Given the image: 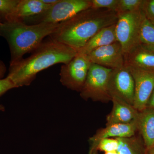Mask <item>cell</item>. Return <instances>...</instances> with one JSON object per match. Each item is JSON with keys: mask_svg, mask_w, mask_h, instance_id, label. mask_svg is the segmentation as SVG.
<instances>
[{"mask_svg": "<svg viewBox=\"0 0 154 154\" xmlns=\"http://www.w3.org/2000/svg\"><path fill=\"white\" fill-rule=\"evenodd\" d=\"M86 55L79 53L61 67L60 82L72 91L80 92L82 89L91 65Z\"/></svg>", "mask_w": 154, "mask_h": 154, "instance_id": "7", "label": "cell"}, {"mask_svg": "<svg viewBox=\"0 0 154 154\" xmlns=\"http://www.w3.org/2000/svg\"><path fill=\"white\" fill-rule=\"evenodd\" d=\"M115 24L117 41L121 45L125 56L139 45V34L144 13L142 9L134 12L117 14Z\"/></svg>", "mask_w": 154, "mask_h": 154, "instance_id": "6", "label": "cell"}, {"mask_svg": "<svg viewBox=\"0 0 154 154\" xmlns=\"http://www.w3.org/2000/svg\"><path fill=\"white\" fill-rule=\"evenodd\" d=\"M137 131L135 120L127 124H116L107 125L99 129L89 138V154H97L99 143L108 138L129 137L135 135Z\"/></svg>", "mask_w": 154, "mask_h": 154, "instance_id": "11", "label": "cell"}, {"mask_svg": "<svg viewBox=\"0 0 154 154\" xmlns=\"http://www.w3.org/2000/svg\"><path fill=\"white\" fill-rule=\"evenodd\" d=\"M146 108H154V90L149 99Z\"/></svg>", "mask_w": 154, "mask_h": 154, "instance_id": "26", "label": "cell"}, {"mask_svg": "<svg viewBox=\"0 0 154 154\" xmlns=\"http://www.w3.org/2000/svg\"><path fill=\"white\" fill-rule=\"evenodd\" d=\"M109 91L111 96L118 97L133 106L135 85L129 69L125 65L111 71L109 79Z\"/></svg>", "mask_w": 154, "mask_h": 154, "instance_id": "9", "label": "cell"}, {"mask_svg": "<svg viewBox=\"0 0 154 154\" xmlns=\"http://www.w3.org/2000/svg\"><path fill=\"white\" fill-rule=\"evenodd\" d=\"M19 2V0H0V16L4 17L11 14Z\"/></svg>", "mask_w": 154, "mask_h": 154, "instance_id": "22", "label": "cell"}, {"mask_svg": "<svg viewBox=\"0 0 154 154\" xmlns=\"http://www.w3.org/2000/svg\"><path fill=\"white\" fill-rule=\"evenodd\" d=\"M117 19L116 12L91 8L59 23L49 36L78 51L102 28L116 24Z\"/></svg>", "mask_w": 154, "mask_h": 154, "instance_id": "1", "label": "cell"}, {"mask_svg": "<svg viewBox=\"0 0 154 154\" xmlns=\"http://www.w3.org/2000/svg\"><path fill=\"white\" fill-rule=\"evenodd\" d=\"M15 88H16V86L8 77L0 79V96L7 91Z\"/></svg>", "mask_w": 154, "mask_h": 154, "instance_id": "24", "label": "cell"}, {"mask_svg": "<svg viewBox=\"0 0 154 154\" xmlns=\"http://www.w3.org/2000/svg\"><path fill=\"white\" fill-rule=\"evenodd\" d=\"M143 0H119L116 13L134 12L142 9Z\"/></svg>", "mask_w": 154, "mask_h": 154, "instance_id": "19", "label": "cell"}, {"mask_svg": "<svg viewBox=\"0 0 154 154\" xmlns=\"http://www.w3.org/2000/svg\"><path fill=\"white\" fill-rule=\"evenodd\" d=\"M113 108L107 117V125L116 124H127L135 120L138 111L133 105L116 96H112Z\"/></svg>", "mask_w": 154, "mask_h": 154, "instance_id": "13", "label": "cell"}, {"mask_svg": "<svg viewBox=\"0 0 154 154\" xmlns=\"http://www.w3.org/2000/svg\"><path fill=\"white\" fill-rule=\"evenodd\" d=\"M127 67L134 80L133 106L138 111L140 112L146 108L149 99L154 90V70Z\"/></svg>", "mask_w": 154, "mask_h": 154, "instance_id": "8", "label": "cell"}, {"mask_svg": "<svg viewBox=\"0 0 154 154\" xmlns=\"http://www.w3.org/2000/svg\"><path fill=\"white\" fill-rule=\"evenodd\" d=\"M125 65L135 68L154 70V51L138 45L125 56Z\"/></svg>", "mask_w": 154, "mask_h": 154, "instance_id": "14", "label": "cell"}, {"mask_svg": "<svg viewBox=\"0 0 154 154\" xmlns=\"http://www.w3.org/2000/svg\"><path fill=\"white\" fill-rule=\"evenodd\" d=\"M91 0H59L41 14L25 19V24L34 25L42 23L58 24L77 14L91 8Z\"/></svg>", "mask_w": 154, "mask_h": 154, "instance_id": "4", "label": "cell"}, {"mask_svg": "<svg viewBox=\"0 0 154 154\" xmlns=\"http://www.w3.org/2000/svg\"><path fill=\"white\" fill-rule=\"evenodd\" d=\"M146 154H154V146L147 149Z\"/></svg>", "mask_w": 154, "mask_h": 154, "instance_id": "28", "label": "cell"}, {"mask_svg": "<svg viewBox=\"0 0 154 154\" xmlns=\"http://www.w3.org/2000/svg\"><path fill=\"white\" fill-rule=\"evenodd\" d=\"M6 72V67L5 64L0 61V79H3Z\"/></svg>", "mask_w": 154, "mask_h": 154, "instance_id": "25", "label": "cell"}, {"mask_svg": "<svg viewBox=\"0 0 154 154\" xmlns=\"http://www.w3.org/2000/svg\"><path fill=\"white\" fill-rule=\"evenodd\" d=\"M51 5L41 0H19L14 11L3 18L4 21L22 22L27 18L41 14Z\"/></svg>", "mask_w": 154, "mask_h": 154, "instance_id": "12", "label": "cell"}, {"mask_svg": "<svg viewBox=\"0 0 154 154\" xmlns=\"http://www.w3.org/2000/svg\"><path fill=\"white\" fill-rule=\"evenodd\" d=\"M59 24L42 23L28 25L22 22L4 21L0 25V35L8 43L11 51L10 65L19 62L23 56L33 52L43 38L52 34Z\"/></svg>", "mask_w": 154, "mask_h": 154, "instance_id": "3", "label": "cell"}, {"mask_svg": "<svg viewBox=\"0 0 154 154\" xmlns=\"http://www.w3.org/2000/svg\"><path fill=\"white\" fill-rule=\"evenodd\" d=\"M119 142L116 138H108L102 140L99 143L98 150L105 152L117 151Z\"/></svg>", "mask_w": 154, "mask_h": 154, "instance_id": "21", "label": "cell"}, {"mask_svg": "<svg viewBox=\"0 0 154 154\" xmlns=\"http://www.w3.org/2000/svg\"></svg>", "mask_w": 154, "mask_h": 154, "instance_id": "32", "label": "cell"}, {"mask_svg": "<svg viewBox=\"0 0 154 154\" xmlns=\"http://www.w3.org/2000/svg\"><path fill=\"white\" fill-rule=\"evenodd\" d=\"M77 53L74 48L51 39L42 42L29 57L10 65L7 77L16 88L30 85L38 72L56 64L68 63Z\"/></svg>", "mask_w": 154, "mask_h": 154, "instance_id": "2", "label": "cell"}, {"mask_svg": "<svg viewBox=\"0 0 154 154\" xmlns=\"http://www.w3.org/2000/svg\"><path fill=\"white\" fill-rule=\"evenodd\" d=\"M86 55L91 63L112 70L125 65L124 52L118 42L99 48Z\"/></svg>", "mask_w": 154, "mask_h": 154, "instance_id": "10", "label": "cell"}, {"mask_svg": "<svg viewBox=\"0 0 154 154\" xmlns=\"http://www.w3.org/2000/svg\"><path fill=\"white\" fill-rule=\"evenodd\" d=\"M138 45L154 51V20L147 18L145 15L140 28Z\"/></svg>", "mask_w": 154, "mask_h": 154, "instance_id": "17", "label": "cell"}, {"mask_svg": "<svg viewBox=\"0 0 154 154\" xmlns=\"http://www.w3.org/2000/svg\"><path fill=\"white\" fill-rule=\"evenodd\" d=\"M112 69L96 64H91L80 96L87 100L107 102L112 96L109 91V79Z\"/></svg>", "mask_w": 154, "mask_h": 154, "instance_id": "5", "label": "cell"}, {"mask_svg": "<svg viewBox=\"0 0 154 154\" xmlns=\"http://www.w3.org/2000/svg\"><path fill=\"white\" fill-rule=\"evenodd\" d=\"M142 10L147 18L154 20V0L144 1Z\"/></svg>", "mask_w": 154, "mask_h": 154, "instance_id": "23", "label": "cell"}, {"mask_svg": "<svg viewBox=\"0 0 154 154\" xmlns=\"http://www.w3.org/2000/svg\"><path fill=\"white\" fill-rule=\"evenodd\" d=\"M117 41L115 33V24L102 28L86 43L78 52L85 55L96 49Z\"/></svg>", "mask_w": 154, "mask_h": 154, "instance_id": "16", "label": "cell"}, {"mask_svg": "<svg viewBox=\"0 0 154 154\" xmlns=\"http://www.w3.org/2000/svg\"><path fill=\"white\" fill-rule=\"evenodd\" d=\"M43 3L47 5H53L58 2L59 0H41Z\"/></svg>", "mask_w": 154, "mask_h": 154, "instance_id": "27", "label": "cell"}, {"mask_svg": "<svg viewBox=\"0 0 154 154\" xmlns=\"http://www.w3.org/2000/svg\"><path fill=\"white\" fill-rule=\"evenodd\" d=\"M91 2L93 8L107 9L116 13L119 0H91Z\"/></svg>", "mask_w": 154, "mask_h": 154, "instance_id": "20", "label": "cell"}, {"mask_svg": "<svg viewBox=\"0 0 154 154\" xmlns=\"http://www.w3.org/2000/svg\"><path fill=\"white\" fill-rule=\"evenodd\" d=\"M116 138L119 142L118 154H143L142 146L135 135L131 137Z\"/></svg>", "mask_w": 154, "mask_h": 154, "instance_id": "18", "label": "cell"}, {"mask_svg": "<svg viewBox=\"0 0 154 154\" xmlns=\"http://www.w3.org/2000/svg\"><path fill=\"white\" fill-rule=\"evenodd\" d=\"M5 110V107L2 105L0 104V111H4Z\"/></svg>", "mask_w": 154, "mask_h": 154, "instance_id": "30", "label": "cell"}, {"mask_svg": "<svg viewBox=\"0 0 154 154\" xmlns=\"http://www.w3.org/2000/svg\"><path fill=\"white\" fill-rule=\"evenodd\" d=\"M146 149L154 146V108H146L139 112L135 119Z\"/></svg>", "mask_w": 154, "mask_h": 154, "instance_id": "15", "label": "cell"}, {"mask_svg": "<svg viewBox=\"0 0 154 154\" xmlns=\"http://www.w3.org/2000/svg\"><path fill=\"white\" fill-rule=\"evenodd\" d=\"M105 154H118V153L117 151H113L105 152Z\"/></svg>", "mask_w": 154, "mask_h": 154, "instance_id": "29", "label": "cell"}, {"mask_svg": "<svg viewBox=\"0 0 154 154\" xmlns=\"http://www.w3.org/2000/svg\"><path fill=\"white\" fill-rule=\"evenodd\" d=\"M1 22H0V25H1Z\"/></svg>", "mask_w": 154, "mask_h": 154, "instance_id": "31", "label": "cell"}]
</instances>
